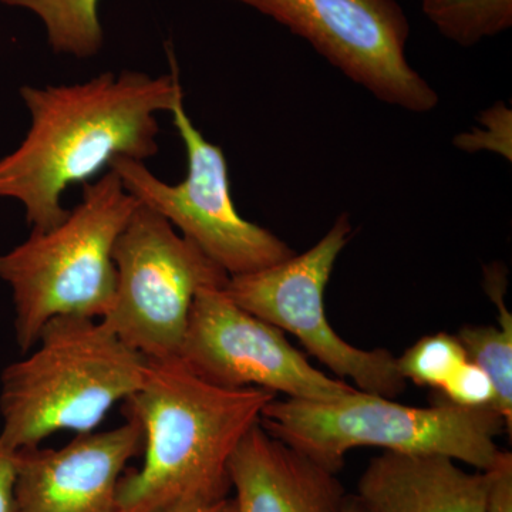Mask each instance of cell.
<instances>
[{
	"label": "cell",
	"mask_w": 512,
	"mask_h": 512,
	"mask_svg": "<svg viewBox=\"0 0 512 512\" xmlns=\"http://www.w3.org/2000/svg\"><path fill=\"white\" fill-rule=\"evenodd\" d=\"M163 76L123 70L89 82L23 86L32 124L25 140L0 158V198L25 208L32 231H47L67 217L63 194L109 168L116 158L144 161L160 150L158 113L184 100L177 60Z\"/></svg>",
	"instance_id": "obj_1"
},
{
	"label": "cell",
	"mask_w": 512,
	"mask_h": 512,
	"mask_svg": "<svg viewBox=\"0 0 512 512\" xmlns=\"http://www.w3.org/2000/svg\"><path fill=\"white\" fill-rule=\"evenodd\" d=\"M275 397L258 387L215 386L178 357L148 360L143 383L124 402L143 431V466L121 478L116 512H164L229 497V460Z\"/></svg>",
	"instance_id": "obj_2"
},
{
	"label": "cell",
	"mask_w": 512,
	"mask_h": 512,
	"mask_svg": "<svg viewBox=\"0 0 512 512\" xmlns=\"http://www.w3.org/2000/svg\"><path fill=\"white\" fill-rule=\"evenodd\" d=\"M147 362L100 319L49 320L36 345L0 376V440L19 451L59 431L96 430L137 392Z\"/></svg>",
	"instance_id": "obj_3"
},
{
	"label": "cell",
	"mask_w": 512,
	"mask_h": 512,
	"mask_svg": "<svg viewBox=\"0 0 512 512\" xmlns=\"http://www.w3.org/2000/svg\"><path fill=\"white\" fill-rule=\"evenodd\" d=\"M83 185L82 201L59 225L32 231L25 242L0 255V279L12 292L22 352L36 345L49 320L103 319L113 306V251L138 201L113 170Z\"/></svg>",
	"instance_id": "obj_4"
},
{
	"label": "cell",
	"mask_w": 512,
	"mask_h": 512,
	"mask_svg": "<svg viewBox=\"0 0 512 512\" xmlns=\"http://www.w3.org/2000/svg\"><path fill=\"white\" fill-rule=\"evenodd\" d=\"M269 434L338 474L353 448L402 454H439L488 470L500 454L495 437L505 429L493 407H412L389 397L355 392L332 402L272 400L262 412Z\"/></svg>",
	"instance_id": "obj_5"
},
{
	"label": "cell",
	"mask_w": 512,
	"mask_h": 512,
	"mask_svg": "<svg viewBox=\"0 0 512 512\" xmlns=\"http://www.w3.org/2000/svg\"><path fill=\"white\" fill-rule=\"evenodd\" d=\"M116 295L100 319L148 360L178 357L195 295L229 276L157 212L138 204L113 251Z\"/></svg>",
	"instance_id": "obj_6"
},
{
	"label": "cell",
	"mask_w": 512,
	"mask_h": 512,
	"mask_svg": "<svg viewBox=\"0 0 512 512\" xmlns=\"http://www.w3.org/2000/svg\"><path fill=\"white\" fill-rule=\"evenodd\" d=\"M170 114L187 153V177L181 183H164L146 163L130 158H116L110 164L109 170L119 175L138 204L170 222L228 276L251 274L295 255L269 229L239 214L231 197L224 151L194 126L184 100Z\"/></svg>",
	"instance_id": "obj_7"
},
{
	"label": "cell",
	"mask_w": 512,
	"mask_h": 512,
	"mask_svg": "<svg viewBox=\"0 0 512 512\" xmlns=\"http://www.w3.org/2000/svg\"><path fill=\"white\" fill-rule=\"evenodd\" d=\"M352 234L349 215H340L311 249L251 274L229 276L225 292L245 311L295 336L338 379L348 377L357 390L394 399L407 389L397 357L386 349L350 345L326 316V286Z\"/></svg>",
	"instance_id": "obj_8"
},
{
	"label": "cell",
	"mask_w": 512,
	"mask_h": 512,
	"mask_svg": "<svg viewBox=\"0 0 512 512\" xmlns=\"http://www.w3.org/2000/svg\"><path fill=\"white\" fill-rule=\"evenodd\" d=\"M302 37L377 100L430 113L439 94L407 59L410 23L397 0H232Z\"/></svg>",
	"instance_id": "obj_9"
},
{
	"label": "cell",
	"mask_w": 512,
	"mask_h": 512,
	"mask_svg": "<svg viewBox=\"0 0 512 512\" xmlns=\"http://www.w3.org/2000/svg\"><path fill=\"white\" fill-rule=\"evenodd\" d=\"M178 359L227 389L258 387L308 402H332L356 390L312 366L285 332L245 311L225 286H204L195 295Z\"/></svg>",
	"instance_id": "obj_10"
},
{
	"label": "cell",
	"mask_w": 512,
	"mask_h": 512,
	"mask_svg": "<svg viewBox=\"0 0 512 512\" xmlns=\"http://www.w3.org/2000/svg\"><path fill=\"white\" fill-rule=\"evenodd\" d=\"M143 451L133 417L110 430L77 434L66 446L22 448L16 470L18 512H116L128 461Z\"/></svg>",
	"instance_id": "obj_11"
},
{
	"label": "cell",
	"mask_w": 512,
	"mask_h": 512,
	"mask_svg": "<svg viewBox=\"0 0 512 512\" xmlns=\"http://www.w3.org/2000/svg\"><path fill=\"white\" fill-rule=\"evenodd\" d=\"M235 512H340L348 494L336 473L264 429L239 441L228 466Z\"/></svg>",
	"instance_id": "obj_12"
},
{
	"label": "cell",
	"mask_w": 512,
	"mask_h": 512,
	"mask_svg": "<svg viewBox=\"0 0 512 512\" xmlns=\"http://www.w3.org/2000/svg\"><path fill=\"white\" fill-rule=\"evenodd\" d=\"M488 477L439 454L383 451L367 464L356 498L367 512H484Z\"/></svg>",
	"instance_id": "obj_13"
},
{
	"label": "cell",
	"mask_w": 512,
	"mask_h": 512,
	"mask_svg": "<svg viewBox=\"0 0 512 512\" xmlns=\"http://www.w3.org/2000/svg\"><path fill=\"white\" fill-rule=\"evenodd\" d=\"M485 291L498 308V326H463L457 333L468 360L490 376L495 389L493 409L512 431V316L505 305V271L494 264L485 268Z\"/></svg>",
	"instance_id": "obj_14"
},
{
	"label": "cell",
	"mask_w": 512,
	"mask_h": 512,
	"mask_svg": "<svg viewBox=\"0 0 512 512\" xmlns=\"http://www.w3.org/2000/svg\"><path fill=\"white\" fill-rule=\"evenodd\" d=\"M10 8L30 10L42 20L47 43L57 55L90 59L104 45L99 0H0Z\"/></svg>",
	"instance_id": "obj_15"
},
{
	"label": "cell",
	"mask_w": 512,
	"mask_h": 512,
	"mask_svg": "<svg viewBox=\"0 0 512 512\" xmlns=\"http://www.w3.org/2000/svg\"><path fill=\"white\" fill-rule=\"evenodd\" d=\"M421 10L441 35L471 47L512 26V0H420Z\"/></svg>",
	"instance_id": "obj_16"
},
{
	"label": "cell",
	"mask_w": 512,
	"mask_h": 512,
	"mask_svg": "<svg viewBox=\"0 0 512 512\" xmlns=\"http://www.w3.org/2000/svg\"><path fill=\"white\" fill-rule=\"evenodd\" d=\"M467 360L466 350L457 336L441 332L417 340L397 357V366L407 382L439 390Z\"/></svg>",
	"instance_id": "obj_17"
},
{
	"label": "cell",
	"mask_w": 512,
	"mask_h": 512,
	"mask_svg": "<svg viewBox=\"0 0 512 512\" xmlns=\"http://www.w3.org/2000/svg\"><path fill=\"white\" fill-rule=\"evenodd\" d=\"M494 402L495 389L490 376L471 360L458 367L443 387L434 390L433 404L478 409L493 407Z\"/></svg>",
	"instance_id": "obj_18"
},
{
	"label": "cell",
	"mask_w": 512,
	"mask_h": 512,
	"mask_svg": "<svg viewBox=\"0 0 512 512\" xmlns=\"http://www.w3.org/2000/svg\"><path fill=\"white\" fill-rule=\"evenodd\" d=\"M511 119V110L504 103L494 104L481 114L480 126L468 133L458 134L454 144L468 153L493 151L511 161Z\"/></svg>",
	"instance_id": "obj_19"
},
{
	"label": "cell",
	"mask_w": 512,
	"mask_h": 512,
	"mask_svg": "<svg viewBox=\"0 0 512 512\" xmlns=\"http://www.w3.org/2000/svg\"><path fill=\"white\" fill-rule=\"evenodd\" d=\"M488 477L484 512H512V454L500 451Z\"/></svg>",
	"instance_id": "obj_20"
},
{
	"label": "cell",
	"mask_w": 512,
	"mask_h": 512,
	"mask_svg": "<svg viewBox=\"0 0 512 512\" xmlns=\"http://www.w3.org/2000/svg\"><path fill=\"white\" fill-rule=\"evenodd\" d=\"M18 453L0 440V512L16 511Z\"/></svg>",
	"instance_id": "obj_21"
},
{
	"label": "cell",
	"mask_w": 512,
	"mask_h": 512,
	"mask_svg": "<svg viewBox=\"0 0 512 512\" xmlns=\"http://www.w3.org/2000/svg\"><path fill=\"white\" fill-rule=\"evenodd\" d=\"M164 512H235L234 498H222L220 501L208 504H184Z\"/></svg>",
	"instance_id": "obj_22"
},
{
	"label": "cell",
	"mask_w": 512,
	"mask_h": 512,
	"mask_svg": "<svg viewBox=\"0 0 512 512\" xmlns=\"http://www.w3.org/2000/svg\"><path fill=\"white\" fill-rule=\"evenodd\" d=\"M340 512H367L365 507L360 504V501L357 500L356 495H348L346 497L345 503L342 505V510Z\"/></svg>",
	"instance_id": "obj_23"
}]
</instances>
